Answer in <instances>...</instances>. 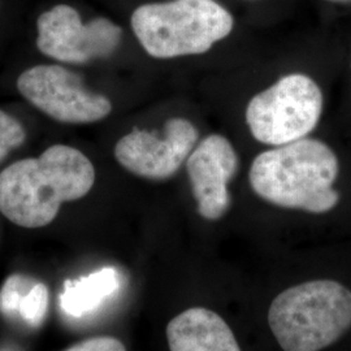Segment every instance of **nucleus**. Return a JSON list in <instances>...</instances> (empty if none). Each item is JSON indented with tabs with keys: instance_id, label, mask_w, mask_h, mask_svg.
<instances>
[{
	"instance_id": "f257e3e1",
	"label": "nucleus",
	"mask_w": 351,
	"mask_h": 351,
	"mask_svg": "<svg viewBox=\"0 0 351 351\" xmlns=\"http://www.w3.org/2000/svg\"><path fill=\"white\" fill-rule=\"evenodd\" d=\"M95 169L75 147L53 145L39 158L11 164L0 173V213L23 228L51 224L64 202L88 195Z\"/></svg>"
},
{
	"instance_id": "f03ea898",
	"label": "nucleus",
	"mask_w": 351,
	"mask_h": 351,
	"mask_svg": "<svg viewBox=\"0 0 351 351\" xmlns=\"http://www.w3.org/2000/svg\"><path fill=\"white\" fill-rule=\"evenodd\" d=\"M339 159L319 139L302 138L258 155L249 180L258 197L278 207L326 213L339 201Z\"/></svg>"
},
{
	"instance_id": "7ed1b4c3",
	"label": "nucleus",
	"mask_w": 351,
	"mask_h": 351,
	"mask_svg": "<svg viewBox=\"0 0 351 351\" xmlns=\"http://www.w3.org/2000/svg\"><path fill=\"white\" fill-rule=\"evenodd\" d=\"M268 324L284 351H320L351 328V290L335 280H313L281 291Z\"/></svg>"
},
{
	"instance_id": "20e7f679",
	"label": "nucleus",
	"mask_w": 351,
	"mask_h": 351,
	"mask_svg": "<svg viewBox=\"0 0 351 351\" xmlns=\"http://www.w3.org/2000/svg\"><path fill=\"white\" fill-rule=\"evenodd\" d=\"M233 17L215 0H171L138 7L132 27L145 51L156 59L201 55L228 37Z\"/></svg>"
},
{
	"instance_id": "39448f33",
	"label": "nucleus",
	"mask_w": 351,
	"mask_h": 351,
	"mask_svg": "<svg viewBox=\"0 0 351 351\" xmlns=\"http://www.w3.org/2000/svg\"><path fill=\"white\" fill-rule=\"evenodd\" d=\"M322 113V90L308 75L295 73L256 94L247 104L246 123L258 142L277 147L306 138Z\"/></svg>"
},
{
	"instance_id": "423d86ee",
	"label": "nucleus",
	"mask_w": 351,
	"mask_h": 351,
	"mask_svg": "<svg viewBox=\"0 0 351 351\" xmlns=\"http://www.w3.org/2000/svg\"><path fill=\"white\" fill-rule=\"evenodd\" d=\"M20 94L39 111L65 124H90L106 119L112 104L90 93L78 75L60 65L29 68L17 80Z\"/></svg>"
},
{
	"instance_id": "0eeeda50",
	"label": "nucleus",
	"mask_w": 351,
	"mask_h": 351,
	"mask_svg": "<svg viewBox=\"0 0 351 351\" xmlns=\"http://www.w3.org/2000/svg\"><path fill=\"white\" fill-rule=\"evenodd\" d=\"M37 27L38 50L69 64H85L110 56L123 36L121 27L104 17L84 24L75 8L66 4L42 13Z\"/></svg>"
},
{
	"instance_id": "6e6552de",
	"label": "nucleus",
	"mask_w": 351,
	"mask_h": 351,
	"mask_svg": "<svg viewBox=\"0 0 351 351\" xmlns=\"http://www.w3.org/2000/svg\"><path fill=\"white\" fill-rule=\"evenodd\" d=\"M198 142V130L186 119H171L160 138L149 132L133 130L120 139L114 156L133 175L167 180L175 175Z\"/></svg>"
},
{
	"instance_id": "1a4fd4ad",
	"label": "nucleus",
	"mask_w": 351,
	"mask_h": 351,
	"mask_svg": "<svg viewBox=\"0 0 351 351\" xmlns=\"http://www.w3.org/2000/svg\"><path fill=\"white\" fill-rule=\"evenodd\" d=\"M188 175L198 213L206 220L221 219L230 207L228 184L239 168V156L223 136L203 139L189 155Z\"/></svg>"
},
{
	"instance_id": "9d476101",
	"label": "nucleus",
	"mask_w": 351,
	"mask_h": 351,
	"mask_svg": "<svg viewBox=\"0 0 351 351\" xmlns=\"http://www.w3.org/2000/svg\"><path fill=\"white\" fill-rule=\"evenodd\" d=\"M167 339L171 351H241L226 320L204 307L175 316L167 326Z\"/></svg>"
},
{
	"instance_id": "9b49d317",
	"label": "nucleus",
	"mask_w": 351,
	"mask_h": 351,
	"mask_svg": "<svg viewBox=\"0 0 351 351\" xmlns=\"http://www.w3.org/2000/svg\"><path fill=\"white\" fill-rule=\"evenodd\" d=\"M120 287V277L112 267L101 268L88 276L66 280L60 294V307L71 317H82L99 308Z\"/></svg>"
},
{
	"instance_id": "f8f14e48",
	"label": "nucleus",
	"mask_w": 351,
	"mask_h": 351,
	"mask_svg": "<svg viewBox=\"0 0 351 351\" xmlns=\"http://www.w3.org/2000/svg\"><path fill=\"white\" fill-rule=\"evenodd\" d=\"M50 293L43 282H33L19 302L17 317L33 328L42 326L49 311Z\"/></svg>"
},
{
	"instance_id": "ddd939ff",
	"label": "nucleus",
	"mask_w": 351,
	"mask_h": 351,
	"mask_svg": "<svg viewBox=\"0 0 351 351\" xmlns=\"http://www.w3.org/2000/svg\"><path fill=\"white\" fill-rule=\"evenodd\" d=\"M29 277L24 275H11L0 289V313L8 317H17L19 302L21 295L32 285Z\"/></svg>"
},
{
	"instance_id": "4468645a",
	"label": "nucleus",
	"mask_w": 351,
	"mask_h": 351,
	"mask_svg": "<svg viewBox=\"0 0 351 351\" xmlns=\"http://www.w3.org/2000/svg\"><path fill=\"white\" fill-rule=\"evenodd\" d=\"M26 139V132L21 123L0 110V163L13 149L20 147Z\"/></svg>"
},
{
	"instance_id": "2eb2a0df",
	"label": "nucleus",
	"mask_w": 351,
	"mask_h": 351,
	"mask_svg": "<svg viewBox=\"0 0 351 351\" xmlns=\"http://www.w3.org/2000/svg\"><path fill=\"white\" fill-rule=\"evenodd\" d=\"M65 351H126L120 339L111 336H99L81 341Z\"/></svg>"
},
{
	"instance_id": "dca6fc26",
	"label": "nucleus",
	"mask_w": 351,
	"mask_h": 351,
	"mask_svg": "<svg viewBox=\"0 0 351 351\" xmlns=\"http://www.w3.org/2000/svg\"><path fill=\"white\" fill-rule=\"evenodd\" d=\"M326 1H333V3H351V0H326Z\"/></svg>"
}]
</instances>
